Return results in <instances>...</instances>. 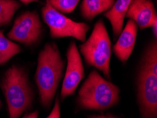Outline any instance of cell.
Wrapping results in <instances>:
<instances>
[{
  "label": "cell",
  "mask_w": 157,
  "mask_h": 118,
  "mask_svg": "<svg viewBox=\"0 0 157 118\" xmlns=\"http://www.w3.org/2000/svg\"><path fill=\"white\" fill-rule=\"evenodd\" d=\"M8 107L9 118H20L32 107L33 91L27 72L16 65L5 71L0 81Z\"/></svg>",
  "instance_id": "7a4b0ae2"
},
{
  "label": "cell",
  "mask_w": 157,
  "mask_h": 118,
  "mask_svg": "<svg viewBox=\"0 0 157 118\" xmlns=\"http://www.w3.org/2000/svg\"><path fill=\"white\" fill-rule=\"evenodd\" d=\"M19 1L21 2L24 4H25V5H28V4L32 3V2H40L39 0H19Z\"/></svg>",
  "instance_id": "ffe728a7"
},
{
  "label": "cell",
  "mask_w": 157,
  "mask_h": 118,
  "mask_svg": "<svg viewBox=\"0 0 157 118\" xmlns=\"http://www.w3.org/2000/svg\"><path fill=\"white\" fill-rule=\"evenodd\" d=\"M87 118H118L112 115H90Z\"/></svg>",
  "instance_id": "e0dca14e"
},
{
  "label": "cell",
  "mask_w": 157,
  "mask_h": 118,
  "mask_svg": "<svg viewBox=\"0 0 157 118\" xmlns=\"http://www.w3.org/2000/svg\"><path fill=\"white\" fill-rule=\"evenodd\" d=\"M51 5L61 13H71L76 8L80 0H49Z\"/></svg>",
  "instance_id": "9a60e30c"
},
{
  "label": "cell",
  "mask_w": 157,
  "mask_h": 118,
  "mask_svg": "<svg viewBox=\"0 0 157 118\" xmlns=\"http://www.w3.org/2000/svg\"><path fill=\"white\" fill-rule=\"evenodd\" d=\"M66 57L67 67L61 90L62 100L75 93L80 82L85 76L82 59L75 42H71L68 46Z\"/></svg>",
  "instance_id": "ba28073f"
},
{
  "label": "cell",
  "mask_w": 157,
  "mask_h": 118,
  "mask_svg": "<svg viewBox=\"0 0 157 118\" xmlns=\"http://www.w3.org/2000/svg\"><path fill=\"white\" fill-rule=\"evenodd\" d=\"M137 100L142 118L157 117V74L141 60L137 77Z\"/></svg>",
  "instance_id": "8992f818"
},
{
  "label": "cell",
  "mask_w": 157,
  "mask_h": 118,
  "mask_svg": "<svg viewBox=\"0 0 157 118\" xmlns=\"http://www.w3.org/2000/svg\"><path fill=\"white\" fill-rule=\"evenodd\" d=\"M1 107H2V102L1 100H0V108H1Z\"/></svg>",
  "instance_id": "44dd1931"
},
{
  "label": "cell",
  "mask_w": 157,
  "mask_h": 118,
  "mask_svg": "<svg viewBox=\"0 0 157 118\" xmlns=\"http://www.w3.org/2000/svg\"><path fill=\"white\" fill-rule=\"evenodd\" d=\"M47 118H61V108H60V101L59 98L57 97L54 103L53 109H52L50 114Z\"/></svg>",
  "instance_id": "2e32d148"
},
{
  "label": "cell",
  "mask_w": 157,
  "mask_h": 118,
  "mask_svg": "<svg viewBox=\"0 0 157 118\" xmlns=\"http://www.w3.org/2000/svg\"><path fill=\"white\" fill-rule=\"evenodd\" d=\"M38 115H39V112L38 111H34L31 113H28L24 115V117L23 118H38Z\"/></svg>",
  "instance_id": "d6986e66"
},
{
  "label": "cell",
  "mask_w": 157,
  "mask_h": 118,
  "mask_svg": "<svg viewBox=\"0 0 157 118\" xmlns=\"http://www.w3.org/2000/svg\"><path fill=\"white\" fill-rule=\"evenodd\" d=\"M150 28H151L152 32H153V33H154V37L156 38V36H157V18L154 19L153 23H151Z\"/></svg>",
  "instance_id": "ac0fdd59"
},
{
  "label": "cell",
  "mask_w": 157,
  "mask_h": 118,
  "mask_svg": "<svg viewBox=\"0 0 157 118\" xmlns=\"http://www.w3.org/2000/svg\"><path fill=\"white\" fill-rule=\"evenodd\" d=\"M21 51L20 45L7 38L3 31H0V65L6 63Z\"/></svg>",
  "instance_id": "4fadbf2b"
},
{
  "label": "cell",
  "mask_w": 157,
  "mask_h": 118,
  "mask_svg": "<svg viewBox=\"0 0 157 118\" xmlns=\"http://www.w3.org/2000/svg\"><path fill=\"white\" fill-rule=\"evenodd\" d=\"M140 29L149 28L157 18L155 8L151 0H132L126 14Z\"/></svg>",
  "instance_id": "9c48e42d"
},
{
  "label": "cell",
  "mask_w": 157,
  "mask_h": 118,
  "mask_svg": "<svg viewBox=\"0 0 157 118\" xmlns=\"http://www.w3.org/2000/svg\"><path fill=\"white\" fill-rule=\"evenodd\" d=\"M119 99V88L92 70L78 91L77 104L82 109L101 111L115 106Z\"/></svg>",
  "instance_id": "3957f363"
},
{
  "label": "cell",
  "mask_w": 157,
  "mask_h": 118,
  "mask_svg": "<svg viewBox=\"0 0 157 118\" xmlns=\"http://www.w3.org/2000/svg\"><path fill=\"white\" fill-rule=\"evenodd\" d=\"M65 67V62L55 43H47L40 52L35 80L40 100L45 108L50 107L56 95Z\"/></svg>",
  "instance_id": "6da1fadb"
},
{
  "label": "cell",
  "mask_w": 157,
  "mask_h": 118,
  "mask_svg": "<svg viewBox=\"0 0 157 118\" xmlns=\"http://www.w3.org/2000/svg\"><path fill=\"white\" fill-rule=\"evenodd\" d=\"M21 4L16 0H0V27L9 25Z\"/></svg>",
  "instance_id": "5bb4252c"
},
{
  "label": "cell",
  "mask_w": 157,
  "mask_h": 118,
  "mask_svg": "<svg viewBox=\"0 0 157 118\" xmlns=\"http://www.w3.org/2000/svg\"><path fill=\"white\" fill-rule=\"evenodd\" d=\"M132 0H116L104 16L110 21L114 37H118L123 30V22Z\"/></svg>",
  "instance_id": "8fae6325"
},
{
  "label": "cell",
  "mask_w": 157,
  "mask_h": 118,
  "mask_svg": "<svg viewBox=\"0 0 157 118\" xmlns=\"http://www.w3.org/2000/svg\"><path fill=\"white\" fill-rule=\"evenodd\" d=\"M42 16L44 23L50 30L53 38L72 37L81 42H85L90 26L87 23L75 22L62 13L56 10L49 0L42 9Z\"/></svg>",
  "instance_id": "5b68a950"
},
{
  "label": "cell",
  "mask_w": 157,
  "mask_h": 118,
  "mask_svg": "<svg viewBox=\"0 0 157 118\" xmlns=\"http://www.w3.org/2000/svg\"><path fill=\"white\" fill-rule=\"evenodd\" d=\"M137 34V26L134 21L129 20L113 46L114 54L123 63H125L132 54L136 43Z\"/></svg>",
  "instance_id": "30bf717a"
},
{
  "label": "cell",
  "mask_w": 157,
  "mask_h": 118,
  "mask_svg": "<svg viewBox=\"0 0 157 118\" xmlns=\"http://www.w3.org/2000/svg\"><path fill=\"white\" fill-rule=\"evenodd\" d=\"M115 2V0H82L80 12L82 17L92 21L95 16L108 11Z\"/></svg>",
  "instance_id": "7c38bea8"
},
{
  "label": "cell",
  "mask_w": 157,
  "mask_h": 118,
  "mask_svg": "<svg viewBox=\"0 0 157 118\" xmlns=\"http://www.w3.org/2000/svg\"><path fill=\"white\" fill-rule=\"evenodd\" d=\"M80 51L89 66L110 79L111 43L103 21L100 19L95 23L90 38L80 46Z\"/></svg>",
  "instance_id": "277c9868"
},
{
  "label": "cell",
  "mask_w": 157,
  "mask_h": 118,
  "mask_svg": "<svg viewBox=\"0 0 157 118\" xmlns=\"http://www.w3.org/2000/svg\"><path fill=\"white\" fill-rule=\"evenodd\" d=\"M42 23L36 11H25L14 21L13 27L7 34L9 39L32 45L40 39L42 33Z\"/></svg>",
  "instance_id": "52a82bcc"
}]
</instances>
